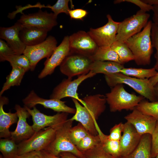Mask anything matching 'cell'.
<instances>
[{"label": "cell", "instance_id": "cell-12", "mask_svg": "<svg viewBox=\"0 0 158 158\" xmlns=\"http://www.w3.org/2000/svg\"><path fill=\"white\" fill-rule=\"evenodd\" d=\"M31 116L33 124L32 126L35 132H37L46 127H59L68 119V114L58 113L53 116H48L41 113L36 107L32 109L24 106Z\"/></svg>", "mask_w": 158, "mask_h": 158}, {"label": "cell", "instance_id": "cell-23", "mask_svg": "<svg viewBox=\"0 0 158 158\" xmlns=\"http://www.w3.org/2000/svg\"><path fill=\"white\" fill-rule=\"evenodd\" d=\"M151 139L150 134L142 135L138 145L134 151L128 156L122 158H152Z\"/></svg>", "mask_w": 158, "mask_h": 158}, {"label": "cell", "instance_id": "cell-31", "mask_svg": "<svg viewBox=\"0 0 158 158\" xmlns=\"http://www.w3.org/2000/svg\"><path fill=\"white\" fill-rule=\"evenodd\" d=\"M99 135H93L89 133L76 146L77 148L83 153L93 149L101 143Z\"/></svg>", "mask_w": 158, "mask_h": 158}, {"label": "cell", "instance_id": "cell-42", "mask_svg": "<svg viewBox=\"0 0 158 158\" xmlns=\"http://www.w3.org/2000/svg\"><path fill=\"white\" fill-rule=\"evenodd\" d=\"M87 11L82 9L70 10L68 15L71 19L83 20L88 14Z\"/></svg>", "mask_w": 158, "mask_h": 158}, {"label": "cell", "instance_id": "cell-5", "mask_svg": "<svg viewBox=\"0 0 158 158\" xmlns=\"http://www.w3.org/2000/svg\"><path fill=\"white\" fill-rule=\"evenodd\" d=\"M73 121L67 119L56 130L54 138L45 150L56 156L63 152H69L79 158H86L70 140L69 133L72 127Z\"/></svg>", "mask_w": 158, "mask_h": 158}, {"label": "cell", "instance_id": "cell-17", "mask_svg": "<svg viewBox=\"0 0 158 158\" xmlns=\"http://www.w3.org/2000/svg\"><path fill=\"white\" fill-rule=\"evenodd\" d=\"M14 109L18 119L16 129L13 131H10V137L16 143L19 144L30 138L35 132L32 126L30 125L27 122V119L31 116L25 107L16 104Z\"/></svg>", "mask_w": 158, "mask_h": 158}, {"label": "cell", "instance_id": "cell-4", "mask_svg": "<svg viewBox=\"0 0 158 158\" xmlns=\"http://www.w3.org/2000/svg\"><path fill=\"white\" fill-rule=\"evenodd\" d=\"M107 102L112 112L122 110H133L144 98L130 93L125 89L123 84H118L112 87L106 94Z\"/></svg>", "mask_w": 158, "mask_h": 158}, {"label": "cell", "instance_id": "cell-16", "mask_svg": "<svg viewBox=\"0 0 158 158\" xmlns=\"http://www.w3.org/2000/svg\"><path fill=\"white\" fill-rule=\"evenodd\" d=\"M70 52L69 36H66L50 57L46 59L44 64V67L38 75V78L41 79L52 74L55 68L60 66Z\"/></svg>", "mask_w": 158, "mask_h": 158}, {"label": "cell", "instance_id": "cell-1", "mask_svg": "<svg viewBox=\"0 0 158 158\" xmlns=\"http://www.w3.org/2000/svg\"><path fill=\"white\" fill-rule=\"evenodd\" d=\"M76 112L70 119L81 123L88 132L93 135H98L100 130L96 121L105 111L107 102L105 96L97 94L87 96L82 99L86 104L82 106L76 99L72 98Z\"/></svg>", "mask_w": 158, "mask_h": 158}, {"label": "cell", "instance_id": "cell-13", "mask_svg": "<svg viewBox=\"0 0 158 158\" xmlns=\"http://www.w3.org/2000/svg\"><path fill=\"white\" fill-rule=\"evenodd\" d=\"M57 18L53 13L43 11L40 9L36 13L23 14L17 22L22 27H34L44 29L49 32L57 24Z\"/></svg>", "mask_w": 158, "mask_h": 158}, {"label": "cell", "instance_id": "cell-46", "mask_svg": "<svg viewBox=\"0 0 158 158\" xmlns=\"http://www.w3.org/2000/svg\"><path fill=\"white\" fill-rule=\"evenodd\" d=\"M59 156L61 158H79L71 153L66 152L61 153Z\"/></svg>", "mask_w": 158, "mask_h": 158}, {"label": "cell", "instance_id": "cell-37", "mask_svg": "<svg viewBox=\"0 0 158 158\" xmlns=\"http://www.w3.org/2000/svg\"><path fill=\"white\" fill-rule=\"evenodd\" d=\"M151 37L153 47L155 48L156 51L154 54L156 62L154 68L158 70V26L152 23L151 33Z\"/></svg>", "mask_w": 158, "mask_h": 158}, {"label": "cell", "instance_id": "cell-49", "mask_svg": "<svg viewBox=\"0 0 158 158\" xmlns=\"http://www.w3.org/2000/svg\"><path fill=\"white\" fill-rule=\"evenodd\" d=\"M156 101H158V82L153 86Z\"/></svg>", "mask_w": 158, "mask_h": 158}, {"label": "cell", "instance_id": "cell-7", "mask_svg": "<svg viewBox=\"0 0 158 158\" xmlns=\"http://www.w3.org/2000/svg\"><path fill=\"white\" fill-rule=\"evenodd\" d=\"M94 61L90 56L70 52L60 65V70L68 78L72 79L75 76L88 73Z\"/></svg>", "mask_w": 158, "mask_h": 158}, {"label": "cell", "instance_id": "cell-20", "mask_svg": "<svg viewBox=\"0 0 158 158\" xmlns=\"http://www.w3.org/2000/svg\"><path fill=\"white\" fill-rule=\"evenodd\" d=\"M22 28L17 22L11 27L0 28L1 39L5 40L17 55L23 54L26 47L19 37V32Z\"/></svg>", "mask_w": 158, "mask_h": 158}, {"label": "cell", "instance_id": "cell-48", "mask_svg": "<svg viewBox=\"0 0 158 158\" xmlns=\"http://www.w3.org/2000/svg\"><path fill=\"white\" fill-rule=\"evenodd\" d=\"M144 3L152 6H158V0H142Z\"/></svg>", "mask_w": 158, "mask_h": 158}, {"label": "cell", "instance_id": "cell-47", "mask_svg": "<svg viewBox=\"0 0 158 158\" xmlns=\"http://www.w3.org/2000/svg\"><path fill=\"white\" fill-rule=\"evenodd\" d=\"M149 80L153 86H154L158 82V70L157 74L153 77L149 78Z\"/></svg>", "mask_w": 158, "mask_h": 158}, {"label": "cell", "instance_id": "cell-9", "mask_svg": "<svg viewBox=\"0 0 158 158\" xmlns=\"http://www.w3.org/2000/svg\"><path fill=\"white\" fill-rule=\"evenodd\" d=\"M95 75L92 71H90L87 74L80 75L73 80L68 78L64 79L54 88L50 95V99L61 100L66 97H71L76 99L83 106H86L85 103L78 97L77 89L79 86L83 81Z\"/></svg>", "mask_w": 158, "mask_h": 158}, {"label": "cell", "instance_id": "cell-41", "mask_svg": "<svg viewBox=\"0 0 158 158\" xmlns=\"http://www.w3.org/2000/svg\"><path fill=\"white\" fill-rule=\"evenodd\" d=\"M16 54L15 52L6 42L0 39V61H2L4 56Z\"/></svg>", "mask_w": 158, "mask_h": 158}, {"label": "cell", "instance_id": "cell-14", "mask_svg": "<svg viewBox=\"0 0 158 158\" xmlns=\"http://www.w3.org/2000/svg\"><path fill=\"white\" fill-rule=\"evenodd\" d=\"M70 52L89 56L94 54L99 47L87 32L80 31L69 36Z\"/></svg>", "mask_w": 158, "mask_h": 158}, {"label": "cell", "instance_id": "cell-51", "mask_svg": "<svg viewBox=\"0 0 158 158\" xmlns=\"http://www.w3.org/2000/svg\"><path fill=\"white\" fill-rule=\"evenodd\" d=\"M156 158H158V154L157 155L156 157Z\"/></svg>", "mask_w": 158, "mask_h": 158}, {"label": "cell", "instance_id": "cell-24", "mask_svg": "<svg viewBox=\"0 0 158 158\" xmlns=\"http://www.w3.org/2000/svg\"><path fill=\"white\" fill-rule=\"evenodd\" d=\"M123 65L110 61H94L90 68V71L96 74L103 73L104 75L120 73L124 68Z\"/></svg>", "mask_w": 158, "mask_h": 158}, {"label": "cell", "instance_id": "cell-50", "mask_svg": "<svg viewBox=\"0 0 158 158\" xmlns=\"http://www.w3.org/2000/svg\"><path fill=\"white\" fill-rule=\"evenodd\" d=\"M0 158H4L1 154L0 155Z\"/></svg>", "mask_w": 158, "mask_h": 158}, {"label": "cell", "instance_id": "cell-32", "mask_svg": "<svg viewBox=\"0 0 158 158\" xmlns=\"http://www.w3.org/2000/svg\"><path fill=\"white\" fill-rule=\"evenodd\" d=\"M8 61L12 67H19L24 69L26 72L30 70V62L28 58L24 54L13 55L4 57L2 61Z\"/></svg>", "mask_w": 158, "mask_h": 158}, {"label": "cell", "instance_id": "cell-8", "mask_svg": "<svg viewBox=\"0 0 158 158\" xmlns=\"http://www.w3.org/2000/svg\"><path fill=\"white\" fill-rule=\"evenodd\" d=\"M59 127H47L35 132L30 138L18 144V155L29 152L45 150L54 139L56 131Z\"/></svg>", "mask_w": 158, "mask_h": 158}, {"label": "cell", "instance_id": "cell-35", "mask_svg": "<svg viewBox=\"0 0 158 158\" xmlns=\"http://www.w3.org/2000/svg\"><path fill=\"white\" fill-rule=\"evenodd\" d=\"M86 158H115L103 150L101 143L95 148L83 153Z\"/></svg>", "mask_w": 158, "mask_h": 158}, {"label": "cell", "instance_id": "cell-38", "mask_svg": "<svg viewBox=\"0 0 158 158\" xmlns=\"http://www.w3.org/2000/svg\"><path fill=\"white\" fill-rule=\"evenodd\" d=\"M124 123L122 122L115 124L110 130V134L108 135V138L111 140L120 141L122 137Z\"/></svg>", "mask_w": 158, "mask_h": 158}, {"label": "cell", "instance_id": "cell-43", "mask_svg": "<svg viewBox=\"0 0 158 158\" xmlns=\"http://www.w3.org/2000/svg\"><path fill=\"white\" fill-rule=\"evenodd\" d=\"M15 158H42V157L41 151H35L18 155Z\"/></svg>", "mask_w": 158, "mask_h": 158}, {"label": "cell", "instance_id": "cell-36", "mask_svg": "<svg viewBox=\"0 0 158 158\" xmlns=\"http://www.w3.org/2000/svg\"><path fill=\"white\" fill-rule=\"evenodd\" d=\"M69 1V0H58L54 5L52 6L47 5L46 6V8H50L56 17L61 13L68 15L69 11L70 10L68 6Z\"/></svg>", "mask_w": 158, "mask_h": 158}, {"label": "cell", "instance_id": "cell-22", "mask_svg": "<svg viewBox=\"0 0 158 158\" xmlns=\"http://www.w3.org/2000/svg\"><path fill=\"white\" fill-rule=\"evenodd\" d=\"M48 32L45 29L34 27H22L19 32V37L26 46H33L44 41Z\"/></svg>", "mask_w": 158, "mask_h": 158}, {"label": "cell", "instance_id": "cell-3", "mask_svg": "<svg viewBox=\"0 0 158 158\" xmlns=\"http://www.w3.org/2000/svg\"><path fill=\"white\" fill-rule=\"evenodd\" d=\"M105 81L110 87L118 84H125L150 102L156 101L154 87L148 79H141L126 75L121 73L104 75Z\"/></svg>", "mask_w": 158, "mask_h": 158}, {"label": "cell", "instance_id": "cell-26", "mask_svg": "<svg viewBox=\"0 0 158 158\" xmlns=\"http://www.w3.org/2000/svg\"><path fill=\"white\" fill-rule=\"evenodd\" d=\"M103 150L108 154L115 158H121V149L120 141L109 139L108 135H105L101 130L98 133Z\"/></svg>", "mask_w": 158, "mask_h": 158}, {"label": "cell", "instance_id": "cell-27", "mask_svg": "<svg viewBox=\"0 0 158 158\" xmlns=\"http://www.w3.org/2000/svg\"><path fill=\"white\" fill-rule=\"evenodd\" d=\"M91 58L94 61H113L123 65L118 54L111 46L99 47Z\"/></svg>", "mask_w": 158, "mask_h": 158}, {"label": "cell", "instance_id": "cell-29", "mask_svg": "<svg viewBox=\"0 0 158 158\" xmlns=\"http://www.w3.org/2000/svg\"><path fill=\"white\" fill-rule=\"evenodd\" d=\"M120 73L126 75L139 79H149L154 76L157 74V71L154 67L149 69L124 68L121 70Z\"/></svg>", "mask_w": 158, "mask_h": 158}, {"label": "cell", "instance_id": "cell-19", "mask_svg": "<svg viewBox=\"0 0 158 158\" xmlns=\"http://www.w3.org/2000/svg\"><path fill=\"white\" fill-rule=\"evenodd\" d=\"M141 137L132 124L128 122L124 123L123 135L120 140L121 158L126 157L134 151L138 145Z\"/></svg>", "mask_w": 158, "mask_h": 158}, {"label": "cell", "instance_id": "cell-6", "mask_svg": "<svg viewBox=\"0 0 158 158\" xmlns=\"http://www.w3.org/2000/svg\"><path fill=\"white\" fill-rule=\"evenodd\" d=\"M150 15L141 10L136 14L120 22L116 36V40L125 42L139 32L147 24Z\"/></svg>", "mask_w": 158, "mask_h": 158}, {"label": "cell", "instance_id": "cell-30", "mask_svg": "<svg viewBox=\"0 0 158 158\" xmlns=\"http://www.w3.org/2000/svg\"><path fill=\"white\" fill-rule=\"evenodd\" d=\"M111 47L118 54L123 64L130 61L134 60V56L125 42L116 40Z\"/></svg>", "mask_w": 158, "mask_h": 158}, {"label": "cell", "instance_id": "cell-34", "mask_svg": "<svg viewBox=\"0 0 158 158\" xmlns=\"http://www.w3.org/2000/svg\"><path fill=\"white\" fill-rule=\"evenodd\" d=\"M89 133L80 123L72 127L69 131V136L72 143L76 146Z\"/></svg>", "mask_w": 158, "mask_h": 158}, {"label": "cell", "instance_id": "cell-2", "mask_svg": "<svg viewBox=\"0 0 158 158\" xmlns=\"http://www.w3.org/2000/svg\"><path fill=\"white\" fill-rule=\"evenodd\" d=\"M152 22L148 21L143 30L131 37L125 42L132 52L134 61L138 65H149L153 47L151 37Z\"/></svg>", "mask_w": 158, "mask_h": 158}, {"label": "cell", "instance_id": "cell-39", "mask_svg": "<svg viewBox=\"0 0 158 158\" xmlns=\"http://www.w3.org/2000/svg\"><path fill=\"white\" fill-rule=\"evenodd\" d=\"M151 136V155L152 158H154L158 154V120Z\"/></svg>", "mask_w": 158, "mask_h": 158}, {"label": "cell", "instance_id": "cell-44", "mask_svg": "<svg viewBox=\"0 0 158 158\" xmlns=\"http://www.w3.org/2000/svg\"><path fill=\"white\" fill-rule=\"evenodd\" d=\"M152 11L153 12L152 18L153 23L158 26V6H153Z\"/></svg>", "mask_w": 158, "mask_h": 158}, {"label": "cell", "instance_id": "cell-45", "mask_svg": "<svg viewBox=\"0 0 158 158\" xmlns=\"http://www.w3.org/2000/svg\"><path fill=\"white\" fill-rule=\"evenodd\" d=\"M42 158H61L60 157L55 156L45 150L41 151Z\"/></svg>", "mask_w": 158, "mask_h": 158}, {"label": "cell", "instance_id": "cell-28", "mask_svg": "<svg viewBox=\"0 0 158 158\" xmlns=\"http://www.w3.org/2000/svg\"><path fill=\"white\" fill-rule=\"evenodd\" d=\"M0 151L4 158H15L18 155V144L11 137L1 138Z\"/></svg>", "mask_w": 158, "mask_h": 158}, {"label": "cell", "instance_id": "cell-25", "mask_svg": "<svg viewBox=\"0 0 158 158\" xmlns=\"http://www.w3.org/2000/svg\"><path fill=\"white\" fill-rule=\"evenodd\" d=\"M25 72L22 68L17 66L12 67V70L7 76L6 81L0 92V96L11 87L20 85Z\"/></svg>", "mask_w": 158, "mask_h": 158}, {"label": "cell", "instance_id": "cell-10", "mask_svg": "<svg viewBox=\"0 0 158 158\" xmlns=\"http://www.w3.org/2000/svg\"><path fill=\"white\" fill-rule=\"evenodd\" d=\"M57 41L52 36H49L42 43L33 46H27L23 54L29 60L30 70L33 71L38 63L42 59L49 58L57 47Z\"/></svg>", "mask_w": 158, "mask_h": 158}, {"label": "cell", "instance_id": "cell-33", "mask_svg": "<svg viewBox=\"0 0 158 158\" xmlns=\"http://www.w3.org/2000/svg\"><path fill=\"white\" fill-rule=\"evenodd\" d=\"M136 108L143 113L158 120V101L149 102L142 100Z\"/></svg>", "mask_w": 158, "mask_h": 158}, {"label": "cell", "instance_id": "cell-18", "mask_svg": "<svg viewBox=\"0 0 158 158\" xmlns=\"http://www.w3.org/2000/svg\"><path fill=\"white\" fill-rule=\"evenodd\" d=\"M124 117L127 122L132 124L140 135L146 134L152 135L156 126L157 119L143 113L136 108Z\"/></svg>", "mask_w": 158, "mask_h": 158}, {"label": "cell", "instance_id": "cell-21", "mask_svg": "<svg viewBox=\"0 0 158 158\" xmlns=\"http://www.w3.org/2000/svg\"><path fill=\"white\" fill-rule=\"evenodd\" d=\"M8 98L0 96V138H7L10 137V127L18 121V118L16 112H5L3 106L8 103Z\"/></svg>", "mask_w": 158, "mask_h": 158}, {"label": "cell", "instance_id": "cell-15", "mask_svg": "<svg viewBox=\"0 0 158 158\" xmlns=\"http://www.w3.org/2000/svg\"><path fill=\"white\" fill-rule=\"evenodd\" d=\"M24 106L30 109L32 108L37 104L42 105L46 108L50 109L58 113L65 112L75 114L76 109L69 107L66 104V102L56 99H44L39 96L32 90L22 100Z\"/></svg>", "mask_w": 158, "mask_h": 158}, {"label": "cell", "instance_id": "cell-11", "mask_svg": "<svg viewBox=\"0 0 158 158\" xmlns=\"http://www.w3.org/2000/svg\"><path fill=\"white\" fill-rule=\"evenodd\" d=\"M107 17L108 22L106 24L97 28H91L87 32L99 47L111 46L116 41L120 22L114 21L109 14H107Z\"/></svg>", "mask_w": 158, "mask_h": 158}, {"label": "cell", "instance_id": "cell-40", "mask_svg": "<svg viewBox=\"0 0 158 158\" xmlns=\"http://www.w3.org/2000/svg\"><path fill=\"white\" fill-rule=\"evenodd\" d=\"M126 2L132 3L138 6L140 10L145 12L152 10L153 6L146 4L142 0H117L114 1L115 4H119L122 2Z\"/></svg>", "mask_w": 158, "mask_h": 158}]
</instances>
